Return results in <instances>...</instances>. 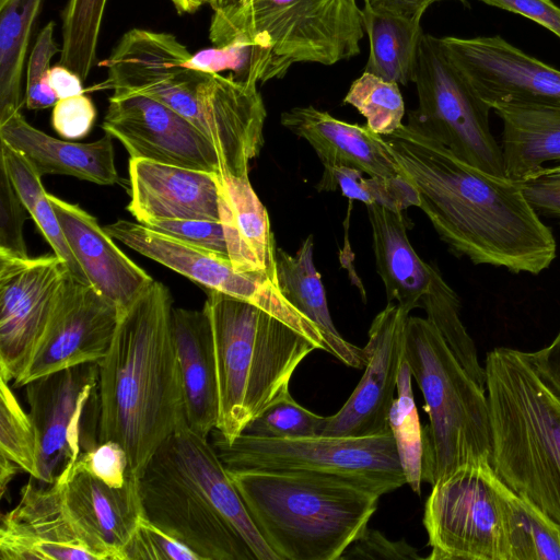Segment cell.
<instances>
[{"label": "cell", "mask_w": 560, "mask_h": 560, "mask_svg": "<svg viewBox=\"0 0 560 560\" xmlns=\"http://www.w3.org/2000/svg\"><path fill=\"white\" fill-rule=\"evenodd\" d=\"M280 121L311 144L323 165L349 166L369 176L398 175L384 139L366 125L340 120L312 105L283 112Z\"/></svg>", "instance_id": "cb8c5ba5"}, {"label": "cell", "mask_w": 560, "mask_h": 560, "mask_svg": "<svg viewBox=\"0 0 560 560\" xmlns=\"http://www.w3.org/2000/svg\"><path fill=\"white\" fill-rule=\"evenodd\" d=\"M219 398L215 430L232 443L267 407L289 392L304 358L318 349L275 313L208 290Z\"/></svg>", "instance_id": "8992f818"}, {"label": "cell", "mask_w": 560, "mask_h": 560, "mask_svg": "<svg viewBox=\"0 0 560 560\" xmlns=\"http://www.w3.org/2000/svg\"><path fill=\"white\" fill-rule=\"evenodd\" d=\"M509 560H560V524L506 488Z\"/></svg>", "instance_id": "836d02e7"}, {"label": "cell", "mask_w": 560, "mask_h": 560, "mask_svg": "<svg viewBox=\"0 0 560 560\" xmlns=\"http://www.w3.org/2000/svg\"><path fill=\"white\" fill-rule=\"evenodd\" d=\"M228 472L279 560H338L368 527L380 494L310 470Z\"/></svg>", "instance_id": "5b68a950"}, {"label": "cell", "mask_w": 560, "mask_h": 560, "mask_svg": "<svg viewBox=\"0 0 560 560\" xmlns=\"http://www.w3.org/2000/svg\"><path fill=\"white\" fill-rule=\"evenodd\" d=\"M172 337L178 361L185 418L189 428L207 438L219 416L218 384L210 319L201 311L173 307Z\"/></svg>", "instance_id": "d4e9b609"}, {"label": "cell", "mask_w": 560, "mask_h": 560, "mask_svg": "<svg viewBox=\"0 0 560 560\" xmlns=\"http://www.w3.org/2000/svg\"><path fill=\"white\" fill-rule=\"evenodd\" d=\"M201 560L189 547L152 523L140 520L125 549V560Z\"/></svg>", "instance_id": "f6af8a7d"}, {"label": "cell", "mask_w": 560, "mask_h": 560, "mask_svg": "<svg viewBox=\"0 0 560 560\" xmlns=\"http://www.w3.org/2000/svg\"><path fill=\"white\" fill-rule=\"evenodd\" d=\"M139 480L129 470L126 483L116 488L73 471L65 483L67 509L102 560H125V549L145 515Z\"/></svg>", "instance_id": "44dd1931"}, {"label": "cell", "mask_w": 560, "mask_h": 560, "mask_svg": "<svg viewBox=\"0 0 560 560\" xmlns=\"http://www.w3.org/2000/svg\"><path fill=\"white\" fill-rule=\"evenodd\" d=\"M327 417L298 404L290 393L259 413L242 434L268 439H303L322 435Z\"/></svg>", "instance_id": "b9f144b4"}, {"label": "cell", "mask_w": 560, "mask_h": 560, "mask_svg": "<svg viewBox=\"0 0 560 560\" xmlns=\"http://www.w3.org/2000/svg\"><path fill=\"white\" fill-rule=\"evenodd\" d=\"M0 454L31 478L38 477V441L31 417L16 399L9 382L0 377Z\"/></svg>", "instance_id": "ab89813d"}, {"label": "cell", "mask_w": 560, "mask_h": 560, "mask_svg": "<svg viewBox=\"0 0 560 560\" xmlns=\"http://www.w3.org/2000/svg\"><path fill=\"white\" fill-rule=\"evenodd\" d=\"M524 354L538 376L560 398V330L549 346Z\"/></svg>", "instance_id": "f5cc1de1"}, {"label": "cell", "mask_w": 560, "mask_h": 560, "mask_svg": "<svg viewBox=\"0 0 560 560\" xmlns=\"http://www.w3.org/2000/svg\"><path fill=\"white\" fill-rule=\"evenodd\" d=\"M128 211L150 219L220 221L218 174L129 159Z\"/></svg>", "instance_id": "603a6c76"}, {"label": "cell", "mask_w": 560, "mask_h": 560, "mask_svg": "<svg viewBox=\"0 0 560 560\" xmlns=\"http://www.w3.org/2000/svg\"><path fill=\"white\" fill-rule=\"evenodd\" d=\"M73 471L88 472L110 487H122L129 474L128 455L116 441L100 442L80 455Z\"/></svg>", "instance_id": "7dc6e473"}, {"label": "cell", "mask_w": 560, "mask_h": 560, "mask_svg": "<svg viewBox=\"0 0 560 560\" xmlns=\"http://www.w3.org/2000/svg\"><path fill=\"white\" fill-rule=\"evenodd\" d=\"M439 1L444 0H369V3L376 11L420 22L427 9ZM457 1L466 4V0Z\"/></svg>", "instance_id": "db71d44e"}, {"label": "cell", "mask_w": 560, "mask_h": 560, "mask_svg": "<svg viewBox=\"0 0 560 560\" xmlns=\"http://www.w3.org/2000/svg\"><path fill=\"white\" fill-rule=\"evenodd\" d=\"M24 387L38 441L36 481H67L80 455L98 443V363L67 368Z\"/></svg>", "instance_id": "4fadbf2b"}, {"label": "cell", "mask_w": 560, "mask_h": 560, "mask_svg": "<svg viewBox=\"0 0 560 560\" xmlns=\"http://www.w3.org/2000/svg\"><path fill=\"white\" fill-rule=\"evenodd\" d=\"M362 18L370 45L363 71L399 85L413 83L419 43L423 34L420 22L376 11L369 0H364Z\"/></svg>", "instance_id": "4dcf8cb0"}, {"label": "cell", "mask_w": 560, "mask_h": 560, "mask_svg": "<svg viewBox=\"0 0 560 560\" xmlns=\"http://www.w3.org/2000/svg\"><path fill=\"white\" fill-rule=\"evenodd\" d=\"M440 43L492 110L502 106L560 109V70L502 36H444Z\"/></svg>", "instance_id": "9a60e30c"}, {"label": "cell", "mask_w": 560, "mask_h": 560, "mask_svg": "<svg viewBox=\"0 0 560 560\" xmlns=\"http://www.w3.org/2000/svg\"><path fill=\"white\" fill-rule=\"evenodd\" d=\"M26 483L20 501L1 517V560H102L72 518L65 483Z\"/></svg>", "instance_id": "ffe728a7"}, {"label": "cell", "mask_w": 560, "mask_h": 560, "mask_svg": "<svg viewBox=\"0 0 560 560\" xmlns=\"http://www.w3.org/2000/svg\"><path fill=\"white\" fill-rule=\"evenodd\" d=\"M350 559L420 560L418 550L405 540L394 541L381 532L366 527L340 557Z\"/></svg>", "instance_id": "f907efd6"}, {"label": "cell", "mask_w": 560, "mask_h": 560, "mask_svg": "<svg viewBox=\"0 0 560 560\" xmlns=\"http://www.w3.org/2000/svg\"><path fill=\"white\" fill-rule=\"evenodd\" d=\"M56 254L0 256V377L14 382L42 336L66 275Z\"/></svg>", "instance_id": "ac0fdd59"}, {"label": "cell", "mask_w": 560, "mask_h": 560, "mask_svg": "<svg viewBox=\"0 0 560 560\" xmlns=\"http://www.w3.org/2000/svg\"><path fill=\"white\" fill-rule=\"evenodd\" d=\"M357 0H240L213 10V46L250 40L271 51L268 80L291 66H331L360 52L364 33Z\"/></svg>", "instance_id": "9c48e42d"}, {"label": "cell", "mask_w": 560, "mask_h": 560, "mask_svg": "<svg viewBox=\"0 0 560 560\" xmlns=\"http://www.w3.org/2000/svg\"><path fill=\"white\" fill-rule=\"evenodd\" d=\"M503 122L505 176L518 182L549 161H560V109L502 106L493 109Z\"/></svg>", "instance_id": "f546056e"}, {"label": "cell", "mask_w": 560, "mask_h": 560, "mask_svg": "<svg viewBox=\"0 0 560 560\" xmlns=\"http://www.w3.org/2000/svg\"><path fill=\"white\" fill-rule=\"evenodd\" d=\"M366 119V126L380 136L390 135L402 125L405 103L399 84L363 71L343 98Z\"/></svg>", "instance_id": "f35d334b"}, {"label": "cell", "mask_w": 560, "mask_h": 560, "mask_svg": "<svg viewBox=\"0 0 560 560\" xmlns=\"http://www.w3.org/2000/svg\"><path fill=\"white\" fill-rule=\"evenodd\" d=\"M5 0H0V4H2Z\"/></svg>", "instance_id": "91938a15"}, {"label": "cell", "mask_w": 560, "mask_h": 560, "mask_svg": "<svg viewBox=\"0 0 560 560\" xmlns=\"http://www.w3.org/2000/svg\"><path fill=\"white\" fill-rule=\"evenodd\" d=\"M405 358L425 401L422 481L434 485L457 469L490 463L489 404L481 388L455 358L436 327L410 316Z\"/></svg>", "instance_id": "ba28073f"}, {"label": "cell", "mask_w": 560, "mask_h": 560, "mask_svg": "<svg viewBox=\"0 0 560 560\" xmlns=\"http://www.w3.org/2000/svg\"><path fill=\"white\" fill-rule=\"evenodd\" d=\"M0 162L5 166L14 188L54 254L67 264L74 278L90 284L67 243L48 192L43 187L42 176L18 150L2 140Z\"/></svg>", "instance_id": "d6a6232c"}, {"label": "cell", "mask_w": 560, "mask_h": 560, "mask_svg": "<svg viewBox=\"0 0 560 560\" xmlns=\"http://www.w3.org/2000/svg\"><path fill=\"white\" fill-rule=\"evenodd\" d=\"M96 108L86 94L58 100L51 113V125L66 139H80L92 129Z\"/></svg>", "instance_id": "681fc988"}, {"label": "cell", "mask_w": 560, "mask_h": 560, "mask_svg": "<svg viewBox=\"0 0 560 560\" xmlns=\"http://www.w3.org/2000/svg\"><path fill=\"white\" fill-rule=\"evenodd\" d=\"M376 270L384 283L387 302L407 313L421 307L429 289L430 262L422 260L411 246L401 211L368 205Z\"/></svg>", "instance_id": "83f0119b"}, {"label": "cell", "mask_w": 560, "mask_h": 560, "mask_svg": "<svg viewBox=\"0 0 560 560\" xmlns=\"http://www.w3.org/2000/svg\"><path fill=\"white\" fill-rule=\"evenodd\" d=\"M19 466L4 455L0 454V493L3 498L7 487L16 475Z\"/></svg>", "instance_id": "9f6ffc18"}, {"label": "cell", "mask_w": 560, "mask_h": 560, "mask_svg": "<svg viewBox=\"0 0 560 560\" xmlns=\"http://www.w3.org/2000/svg\"><path fill=\"white\" fill-rule=\"evenodd\" d=\"M54 33L55 22L49 21L37 35L28 58L25 92V104L28 109H45L58 101L48 83L50 60L60 52Z\"/></svg>", "instance_id": "7bdbcfd3"}, {"label": "cell", "mask_w": 560, "mask_h": 560, "mask_svg": "<svg viewBox=\"0 0 560 560\" xmlns=\"http://www.w3.org/2000/svg\"><path fill=\"white\" fill-rule=\"evenodd\" d=\"M219 212L228 255L238 272L277 277V248L268 211L248 176L218 174Z\"/></svg>", "instance_id": "4316f807"}, {"label": "cell", "mask_w": 560, "mask_h": 560, "mask_svg": "<svg viewBox=\"0 0 560 560\" xmlns=\"http://www.w3.org/2000/svg\"><path fill=\"white\" fill-rule=\"evenodd\" d=\"M171 2L180 14L194 13L197 11L195 0H171Z\"/></svg>", "instance_id": "6f0895ef"}, {"label": "cell", "mask_w": 560, "mask_h": 560, "mask_svg": "<svg viewBox=\"0 0 560 560\" xmlns=\"http://www.w3.org/2000/svg\"><path fill=\"white\" fill-rule=\"evenodd\" d=\"M139 483L145 516L201 560H279L213 445L186 421L160 445Z\"/></svg>", "instance_id": "277c9868"}, {"label": "cell", "mask_w": 560, "mask_h": 560, "mask_svg": "<svg viewBox=\"0 0 560 560\" xmlns=\"http://www.w3.org/2000/svg\"><path fill=\"white\" fill-rule=\"evenodd\" d=\"M44 0L0 4V124L21 109V83L35 21Z\"/></svg>", "instance_id": "1f68e13d"}, {"label": "cell", "mask_w": 560, "mask_h": 560, "mask_svg": "<svg viewBox=\"0 0 560 560\" xmlns=\"http://www.w3.org/2000/svg\"><path fill=\"white\" fill-rule=\"evenodd\" d=\"M48 83L58 100L84 93L80 75L61 63L50 69Z\"/></svg>", "instance_id": "11a10c76"}, {"label": "cell", "mask_w": 560, "mask_h": 560, "mask_svg": "<svg viewBox=\"0 0 560 560\" xmlns=\"http://www.w3.org/2000/svg\"><path fill=\"white\" fill-rule=\"evenodd\" d=\"M172 308L168 289L153 281L120 314L110 348L98 362V443L118 442L138 478L186 421Z\"/></svg>", "instance_id": "3957f363"}, {"label": "cell", "mask_w": 560, "mask_h": 560, "mask_svg": "<svg viewBox=\"0 0 560 560\" xmlns=\"http://www.w3.org/2000/svg\"><path fill=\"white\" fill-rule=\"evenodd\" d=\"M411 377V370L406 358H404L397 380L398 396L394 399L389 412V427L406 477V483L410 486L415 493L420 494L424 432L419 421Z\"/></svg>", "instance_id": "74e56055"}, {"label": "cell", "mask_w": 560, "mask_h": 560, "mask_svg": "<svg viewBox=\"0 0 560 560\" xmlns=\"http://www.w3.org/2000/svg\"><path fill=\"white\" fill-rule=\"evenodd\" d=\"M413 83L418 107L408 113V124L470 165L506 177L502 149L490 128L491 108L451 61L440 37L422 34Z\"/></svg>", "instance_id": "8fae6325"}, {"label": "cell", "mask_w": 560, "mask_h": 560, "mask_svg": "<svg viewBox=\"0 0 560 560\" xmlns=\"http://www.w3.org/2000/svg\"><path fill=\"white\" fill-rule=\"evenodd\" d=\"M48 197L90 284L124 313L154 280L119 249L93 215L54 195Z\"/></svg>", "instance_id": "7402d4cb"}, {"label": "cell", "mask_w": 560, "mask_h": 560, "mask_svg": "<svg viewBox=\"0 0 560 560\" xmlns=\"http://www.w3.org/2000/svg\"><path fill=\"white\" fill-rule=\"evenodd\" d=\"M28 211L0 162V256L26 258L23 225Z\"/></svg>", "instance_id": "ee69618b"}, {"label": "cell", "mask_w": 560, "mask_h": 560, "mask_svg": "<svg viewBox=\"0 0 560 560\" xmlns=\"http://www.w3.org/2000/svg\"><path fill=\"white\" fill-rule=\"evenodd\" d=\"M382 138L454 255L514 273L538 275L552 264L553 233L516 182L470 165L410 124Z\"/></svg>", "instance_id": "6da1fadb"}, {"label": "cell", "mask_w": 560, "mask_h": 560, "mask_svg": "<svg viewBox=\"0 0 560 560\" xmlns=\"http://www.w3.org/2000/svg\"><path fill=\"white\" fill-rule=\"evenodd\" d=\"M130 158L222 174L214 145L190 121L149 96L113 92L102 124Z\"/></svg>", "instance_id": "e0dca14e"}, {"label": "cell", "mask_w": 560, "mask_h": 560, "mask_svg": "<svg viewBox=\"0 0 560 560\" xmlns=\"http://www.w3.org/2000/svg\"><path fill=\"white\" fill-rule=\"evenodd\" d=\"M486 389L497 476L560 524V398L523 351L487 353Z\"/></svg>", "instance_id": "52a82bcc"}, {"label": "cell", "mask_w": 560, "mask_h": 560, "mask_svg": "<svg viewBox=\"0 0 560 560\" xmlns=\"http://www.w3.org/2000/svg\"><path fill=\"white\" fill-rule=\"evenodd\" d=\"M506 488L490 463L464 466L432 485L423 525L429 560H509Z\"/></svg>", "instance_id": "7c38bea8"}, {"label": "cell", "mask_w": 560, "mask_h": 560, "mask_svg": "<svg viewBox=\"0 0 560 560\" xmlns=\"http://www.w3.org/2000/svg\"><path fill=\"white\" fill-rule=\"evenodd\" d=\"M141 224L189 245L229 256L220 221L150 219Z\"/></svg>", "instance_id": "bcb514c9"}, {"label": "cell", "mask_w": 560, "mask_h": 560, "mask_svg": "<svg viewBox=\"0 0 560 560\" xmlns=\"http://www.w3.org/2000/svg\"><path fill=\"white\" fill-rule=\"evenodd\" d=\"M0 140L18 150L39 176L69 175L98 185L119 180L108 133L89 143L60 140L30 125L19 112L0 124Z\"/></svg>", "instance_id": "484cf974"}, {"label": "cell", "mask_w": 560, "mask_h": 560, "mask_svg": "<svg viewBox=\"0 0 560 560\" xmlns=\"http://www.w3.org/2000/svg\"><path fill=\"white\" fill-rule=\"evenodd\" d=\"M120 312L93 285L69 271L22 374L21 387L44 375L83 363H98L108 352Z\"/></svg>", "instance_id": "2e32d148"}, {"label": "cell", "mask_w": 560, "mask_h": 560, "mask_svg": "<svg viewBox=\"0 0 560 560\" xmlns=\"http://www.w3.org/2000/svg\"><path fill=\"white\" fill-rule=\"evenodd\" d=\"M104 230L114 240L208 290L249 301L275 313L319 350H327L318 327L285 299L278 279L262 273L238 272L229 256L189 245L139 222L117 220Z\"/></svg>", "instance_id": "5bb4252c"}, {"label": "cell", "mask_w": 560, "mask_h": 560, "mask_svg": "<svg viewBox=\"0 0 560 560\" xmlns=\"http://www.w3.org/2000/svg\"><path fill=\"white\" fill-rule=\"evenodd\" d=\"M171 33L131 28L101 63L100 88L154 98L190 121L217 149L222 174L246 177L264 144L267 110L257 82L205 72Z\"/></svg>", "instance_id": "7a4b0ae2"}, {"label": "cell", "mask_w": 560, "mask_h": 560, "mask_svg": "<svg viewBox=\"0 0 560 560\" xmlns=\"http://www.w3.org/2000/svg\"><path fill=\"white\" fill-rule=\"evenodd\" d=\"M430 271L429 289L421 303V307L427 313V319L436 327L471 378L486 389V369L480 365L474 340L460 319L459 298L444 280L436 266L431 262Z\"/></svg>", "instance_id": "e575fe53"}, {"label": "cell", "mask_w": 560, "mask_h": 560, "mask_svg": "<svg viewBox=\"0 0 560 560\" xmlns=\"http://www.w3.org/2000/svg\"><path fill=\"white\" fill-rule=\"evenodd\" d=\"M271 63V51L255 42L234 40L191 55L189 65L205 72L230 71L235 79L265 83Z\"/></svg>", "instance_id": "60d3db41"}, {"label": "cell", "mask_w": 560, "mask_h": 560, "mask_svg": "<svg viewBox=\"0 0 560 560\" xmlns=\"http://www.w3.org/2000/svg\"><path fill=\"white\" fill-rule=\"evenodd\" d=\"M408 317L409 313L393 302H387L375 316L364 347L368 361L363 376L339 411L327 417L322 435L372 436L392 432L389 412L405 358Z\"/></svg>", "instance_id": "d6986e66"}, {"label": "cell", "mask_w": 560, "mask_h": 560, "mask_svg": "<svg viewBox=\"0 0 560 560\" xmlns=\"http://www.w3.org/2000/svg\"><path fill=\"white\" fill-rule=\"evenodd\" d=\"M212 445L232 470H310L338 476L380 494L406 483L392 432L372 436L316 435L268 439L241 434L226 443L213 431Z\"/></svg>", "instance_id": "30bf717a"}, {"label": "cell", "mask_w": 560, "mask_h": 560, "mask_svg": "<svg viewBox=\"0 0 560 560\" xmlns=\"http://www.w3.org/2000/svg\"><path fill=\"white\" fill-rule=\"evenodd\" d=\"M319 191L339 190L343 196L368 205H380L394 211L411 206L419 207L415 188L398 173L395 176H369L363 172L342 165H324L317 184Z\"/></svg>", "instance_id": "8d00e7d4"}, {"label": "cell", "mask_w": 560, "mask_h": 560, "mask_svg": "<svg viewBox=\"0 0 560 560\" xmlns=\"http://www.w3.org/2000/svg\"><path fill=\"white\" fill-rule=\"evenodd\" d=\"M108 0H68L61 12L59 63L84 81L97 57V46Z\"/></svg>", "instance_id": "d590c367"}, {"label": "cell", "mask_w": 560, "mask_h": 560, "mask_svg": "<svg viewBox=\"0 0 560 560\" xmlns=\"http://www.w3.org/2000/svg\"><path fill=\"white\" fill-rule=\"evenodd\" d=\"M516 183L537 213L560 220V164L542 166Z\"/></svg>", "instance_id": "c3c4849f"}, {"label": "cell", "mask_w": 560, "mask_h": 560, "mask_svg": "<svg viewBox=\"0 0 560 560\" xmlns=\"http://www.w3.org/2000/svg\"><path fill=\"white\" fill-rule=\"evenodd\" d=\"M313 235H308L294 255L277 248V277L285 299L320 330L327 352L345 364L362 369L366 364L364 348H359L336 329L327 304L320 275L313 260Z\"/></svg>", "instance_id": "f1b7e54d"}, {"label": "cell", "mask_w": 560, "mask_h": 560, "mask_svg": "<svg viewBox=\"0 0 560 560\" xmlns=\"http://www.w3.org/2000/svg\"><path fill=\"white\" fill-rule=\"evenodd\" d=\"M237 1H240V0H220V1H219V7H218V8H221V7H223V5H226V4H230V3H234V2H237ZM218 8H217V9H218Z\"/></svg>", "instance_id": "680465c9"}, {"label": "cell", "mask_w": 560, "mask_h": 560, "mask_svg": "<svg viewBox=\"0 0 560 560\" xmlns=\"http://www.w3.org/2000/svg\"><path fill=\"white\" fill-rule=\"evenodd\" d=\"M487 5L528 19L560 40V7L552 0H478Z\"/></svg>", "instance_id": "816d5d0a"}]
</instances>
